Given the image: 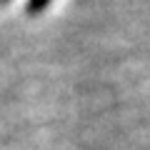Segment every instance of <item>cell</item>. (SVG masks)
Returning a JSON list of instances; mask_svg holds the SVG:
<instances>
[{"mask_svg":"<svg viewBox=\"0 0 150 150\" xmlns=\"http://www.w3.org/2000/svg\"><path fill=\"white\" fill-rule=\"evenodd\" d=\"M48 5H50V0H28L25 3V13L30 18H35V15H40Z\"/></svg>","mask_w":150,"mask_h":150,"instance_id":"1","label":"cell"},{"mask_svg":"<svg viewBox=\"0 0 150 150\" xmlns=\"http://www.w3.org/2000/svg\"><path fill=\"white\" fill-rule=\"evenodd\" d=\"M0 3H8V0H0Z\"/></svg>","mask_w":150,"mask_h":150,"instance_id":"2","label":"cell"}]
</instances>
